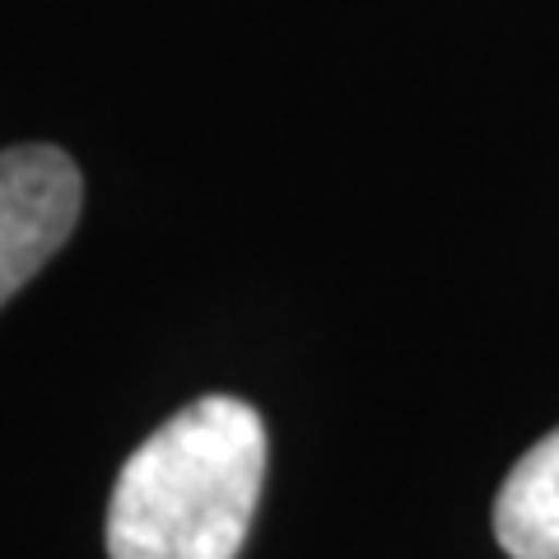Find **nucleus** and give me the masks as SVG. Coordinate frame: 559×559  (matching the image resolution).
<instances>
[{"mask_svg": "<svg viewBox=\"0 0 559 559\" xmlns=\"http://www.w3.org/2000/svg\"><path fill=\"white\" fill-rule=\"evenodd\" d=\"M266 480V425L238 396H201L140 443L108 503L112 559H234Z\"/></svg>", "mask_w": 559, "mask_h": 559, "instance_id": "obj_1", "label": "nucleus"}, {"mask_svg": "<svg viewBox=\"0 0 559 559\" xmlns=\"http://www.w3.org/2000/svg\"><path fill=\"white\" fill-rule=\"evenodd\" d=\"M84 178L57 145L0 150V304L38 275L80 219Z\"/></svg>", "mask_w": 559, "mask_h": 559, "instance_id": "obj_2", "label": "nucleus"}, {"mask_svg": "<svg viewBox=\"0 0 559 559\" xmlns=\"http://www.w3.org/2000/svg\"><path fill=\"white\" fill-rule=\"evenodd\" d=\"M495 540L509 559H559V429L527 448L499 485Z\"/></svg>", "mask_w": 559, "mask_h": 559, "instance_id": "obj_3", "label": "nucleus"}]
</instances>
